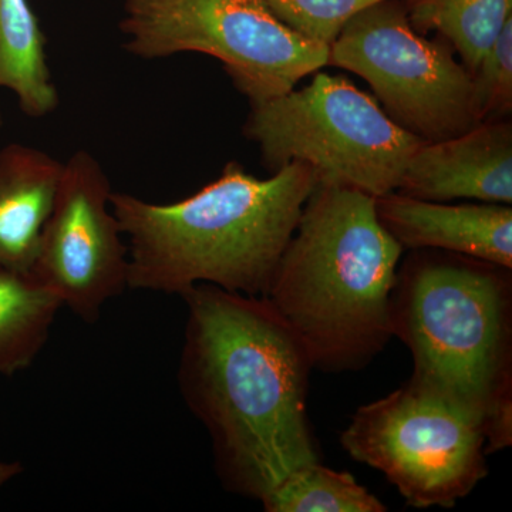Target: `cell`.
Masks as SVG:
<instances>
[{"label":"cell","instance_id":"cell-20","mask_svg":"<svg viewBox=\"0 0 512 512\" xmlns=\"http://www.w3.org/2000/svg\"><path fill=\"white\" fill-rule=\"evenodd\" d=\"M3 120H2V114H0V128H2Z\"/></svg>","mask_w":512,"mask_h":512},{"label":"cell","instance_id":"cell-2","mask_svg":"<svg viewBox=\"0 0 512 512\" xmlns=\"http://www.w3.org/2000/svg\"><path fill=\"white\" fill-rule=\"evenodd\" d=\"M318 183L302 163L261 180L229 161L217 180L173 204L111 192L128 238L127 288L181 296L207 284L264 298Z\"/></svg>","mask_w":512,"mask_h":512},{"label":"cell","instance_id":"cell-16","mask_svg":"<svg viewBox=\"0 0 512 512\" xmlns=\"http://www.w3.org/2000/svg\"><path fill=\"white\" fill-rule=\"evenodd\" d=\"M266 512H384L386 505L352 474L322 466L299 468L261 500Z\"/></svg>","mask_w":512,"mask_h":512},{"label":"cell","instance_id":"cell-11","mask_svg":"<svg viewBox=\"0 0 512 512\" xmlns=\"http://www.w3.org/2000/svg\"><path fill=\"white\" fill-rule=\"evenodd\" d=\"M376 214L403 249L453 252L512 269L510 205H450L394 191L376 198Z\"/></svg>","mask_w":512,"mask_h":512},{"label":"cell","instance_id":"cell-17","mask_svg":"<svg viewBox=\"0 0 512 512\" xmlns=\"http://www.w3.org/2000/svg\"><path fill=\"white\" fill-rule=\"evenodd\" d=\"M474 109L483 123L511 120L512 114V19L471 73Z\"/></svg>","mask_w":512,"mask_h":512},{"label":"cell","instance_id":"cell-10","mask_svg":"<svg viewBox=\"0 0 512 512\" xmlns=\"http://www.w3.org/2000/svg\"><path fill=\"white\" fill-rule=\"evenodd\" d=\"M397 192L424 201L512 202L511 120L483 123L448 140L424 143Z\"/></svg>","mask_w":512,"mask_h":512},{"label":"cell","instance_id":"cell-19","mask_svg":"<svg viewBox=\"0 0 512 512\" xmlns=\"http://www.w3.org/2000/svg\"><path fill=\"white\" fill-rule=\"evenodd\" d=\"M23 467L19 463H6L0 461V488L9 483L12 478L18 477L22 473Z\"/></svg>","mask_w":512,"mask_h":512},{"label":"cell","instance_id":"cell-9","mask_svg":"<svg viewBox=\"0 0 512 512\" xmlns=\"http://www.w3.org/2000/svg\"><path fill=\"white\" fill-rule=\"evenodd\" d=\"M106 171L89 151L66 163L32 275L87 323L127 289L128 248L111 210Z\"/></svg>","mask_w":512,"mask_h":512},{"label":"cell","instance_id":"cell-3","mask_svg":"<svg viewBox=\"0 0 512 512\" xmlns=\"http://www.w3.org/2000/svg\"><path fill=\"white\" fill-rule=\"evenodd\" d=\"M390 328L412 353L410 387L476 420L487 456L511 446V268L416 249L397 266Z\"/></svg>","mask_w":512,"mask_h":512},{"label":"cell","instance_id":"cell-12","mask_svg":"<svg viewBox=\"0 0 512 512\" xmlns=\"http://www.w3.org/2000/svg\"><path fill=\"white\" fill-rule=\"evenodd\" d=\"M63 163L25 144L0 148V266L32 272Z\"/></svg>","mask_w":512,"mask_h":512},{"label":"cell","instance_id":"cell-8","mask_svg":"<svg viewBox=\"0 0 512 512\" xmlns=\"http://www.w3.org/2000/svg\"><path fill=\"white\" fill-rule=\"evenodd\" d=\"M340 441L416 508H453L488 474L480 424L409 384L359 407Z\"/></svg>","mask_w":512,"mask_h":512},{"label":"cell","instance_id":"cell-4","mask_svg":"<svg viewBox=\"0 0 512 512\" xmlns=\"http://www.w3.org/2000/svg\"><path fill=\"white\" fill-rule=\"evenodd\" d=\"M403 252L380 224L375 197L316 185L264 296L313 369L362 370L386 348Z\"/></svg>","mask_w":512,"mask_h":512},{"label":"cell","instance_id":"cell-15","mask_svg":"<svg viewBox=\"0 0 512 512\" xmlns=\"http://www.w3.org/2000/svg\"><path fill=\"white\" fill-rule=\"evenodd\" d=\"M407 6L413 29L444 37L470 73L512 19V0H407Z\"/></svg>","mask_w":512,"mask_h":512},{"label":"cell","instance_id":"cell-1","mask_svg":"<svg viewBox=\"0 0 512 512\" xmlns=\"http://www.w3.org/2000/svg\"><path fill=\"white\" fill-rule=\"evenodd\" d=\"M187 305L178 383L231 493L261 501L319 461L306 413L308 352L264 298L201 284Z\"/></svg>","mask_w":512,"mask_h":512},{"label":"cell","instance_id":"cell-6","mask_svg":"<svg viewBox=\"0 0 512 512\" xmlns=\"http://www.w3.org/2000/svg\"><path fill=\"white\" fill-rule=\"evenodd\" d=\"M123 9L128 53L214 57L249 104L289 93L328 66L329 46L293 32L262 0H124Z\"/></svg>","mask_w":512,"mask_h":512},{"label":"cell","instance_id":"cell-7","mask_svg":"<svg viewBox=\"0 0 512 512\" xmlns=\"http://www.w3.org/2000/svg\"><path fill=\"white\" fill-rule=\"evenodd\" d=\"M328 66L366 80L387 117L424 143L481 124L471 73L444 37L413 29L407 0H380L356 13L329 46Z\"/></svg>","mask_w":512,"mask_h":512},{"label":"cell","instance_id":"cell-14","mask_svg":"<svg viewBox=\"0 0 512 512\" xmlns=\"http://www.w3.org/2000/svg\"><path fill=\"white\" fill-rule=\"evenodd\" d=\"M60 308V299L32 272L0 266V375H15L35 362Z\"/></svg>","mask_w":512,"mask_h":512},{"label":"cell","instance_id":"cell-18","mask_svg":"<svg viewBox=\"0 0 512 512\" xmlns=\"http://www.w3.org/2000/svg\"><path fill=\"white\" fill-rule=\"evenodd\" d=\"M275 18L305 39L330 46L360 10L380 0H262Z\"/></svg>","mask_w":512,"mask_h":512},{"label":"cell","instance_id":"cell-5","mask_svg":"<svg viewBox=\"0 0 512 512\" xmlns=\"http://www.w3.org/2000/svg\"><path fill=\"white\" fill-rule=\"evenodd\" d=\"M244 136L261 151L265 170L309 165L320 184L382 197L397 191L424 141L394 124L375 97L345 76L313 73L301 90L251 104Z\"/></svg>","mask_w":512,"mask_h":512},{"label":"cell","instance_id":"cell-13","mask_svg":"<svg viewBox=\"0 0 512 512\" xmlns=\"http://www.w3.org/2000/svg\"><path fill=\"white\" fill-rule=\"evenodd\" d=\"M0 89L15 93L30 119H43L59 106L46 37L29 0H0Z\"/></svg>","mask_w":512,"mask_h":512}]
</instances>
